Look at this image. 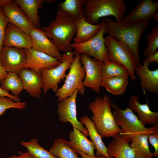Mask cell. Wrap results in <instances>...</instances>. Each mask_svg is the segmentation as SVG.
I'll return each instance as SVG.
<instances>
[{
  "label": "cell",
  "instance_id": "cb8c5ba5",
  "mask_svg": "<svg viewBox=\"0 0 158 158\" xmlns=\"http://www.w3.org/2000/svg\"><path fill=\"white\" fill-rule=\"evenodd\" d=\"M80 120L85 126L88 135L91 141L95 144L96 150V156L100 157L103 155L107 158H110L107 153V147L103 142L102 137L97 131L91 119L87 116L85 115L81 117Z\"/></svg>",
  "mask_w": 158,
  "mask_h": 158
},
{
  "label": "cell",
  "instance_id": "52a82bcc",
  "mask_svg": "<svg viewBox=\"0 0 158 158\" xmlns=\"http://www.w3.org/2000/svg\"><path fill=\"white\" fill-rule=\"evenodd\" d=\"M80 55L78 54H75V59L71 64L63 84L55 93L58 101L70 96L77 90L80 95H83L85 93V89L83 82L85 72L80 61Z\"/></svg>",
  "mask_w": 158,
  "mask_h": 158
},
{
  "label": "cell",
  "instance_id": "2e32d148",
  "mask_svg": "<svg viewBox=\"0 0 158 158\" xmlns=\"http://www.w3.org/2000/svg\"><path fill=\"white\" fill-rule=\"evenodd\" d=\"M22 83L23 90L34 98L40 97L43 85L41 73L29 68L22 69L18 74Z\"/></svg>",
  "mask_w": 158,
  "mask_h": 158
},
{
  "label": "cell",
  "instance_id": "b9f144b4",
  "mask_svg": "<svg viewBox=\"0 0 158 158\" xmlns=\"http://www.w3.org/2000/svg\"><path fill=\"white\" fill-rule=\"evenodd\" d=\"M12 0H0V7L3 6L13 1Z\"/></svg>",
  "mask_w": 158,
  "mask_h": 158
},
{
  "label": "cell",
  "instance_id": "6da1fadb",
  "mask_svg": "<svg viewBox=\"0 0 158 158\" xmlns=\"http://www.w3.org/2000/svg\"><path fill=\"white\" fill-rule=\"evenodd\" d=\"M105 19L107 33L125 44L135 57L138 66L141 64L139 61V44L149 20L126 23L123 21L115 22L107 17Z\"/></svg>",
  "mask_w": 158,
  "mask_h": 158
},
{
  "label": "cell",
  "instance_id": "484cf974",
  "mask_svg": "<svg viewBox=\"0 0 158 158\" xmlns=\"http://www.w3.org/2000/svg\"><path fill=\"white\" fill-rule=\"evenodd\" d=\"M21 9L35 26L40 29L38 9L41 8L44 0H15Z\"/></svg>",
  "mask_w": 158,
  "mask_h": 158
},
{
  "label": "cell",
  "instance_id": "ac0fdd59",
  "mask_svg": "<svg viewBox=\"0 0 158 158\" xmlns=\"http://www.w3.org/2000/svg\"><path fill=\"white\" fill-rule=\"evenodd\" d=\"M3 46L24 49L31 48L32 43L30 36L12 24L8 23L6 29Z\"/></svg>",
  "mask_w": 158,
  "mask_h": 158
},
{
  "label": "cell",
  "instance_id": "d590c367",
  "mask_svg": "<svg viewBox=\"0 0 158 158\" xmlns=\"http://www.w3.org/2000/svg\"><path fill=\"white\" fill-rule=\"evenodd\" d=\"M148 140L150 144L154 148V156L158 157V132L149 135Z\"/></svg>",
  "mask_w": 158,
  "mask_h": 158
},
{
  "label": "cell",
  "instance_id": "8fae6325",
  "mask_svg": "<svg viewBox=\"0 0 158 158\" xmlns=\"http://www.w3.org/2000/svg\"><path fill=\"white\" fill-rule=\"evenodd\" d=\"M78 92L76 90L72 95L58 104L57 112L59 119L63 123L69 122L85 136H88L87 130L83 123L77 118L76 99Z\"/></svg>",
  "mask_w": 158,
  "mask_h": 158
},
{
  "label": "cell",
  "instance_id": "f1b7e54d",
  "mask_svg": "<svg viewBox=\"0 0 158 158\" xmlns=\"http://www.w3.org/2000/svg\"><path fill=\"white\" fill-rule=\"evenodd\" d=\"M149 135L141 134L133 137L131 140L130 146L134 153L135 158H152L153 153L149 149L148 137Z\"/></svg>",
  "mask_w": 158,
  "mask_h": 158
},
{
  "label": "cell",
  "instance_id": "44dd1931",
  "mask_svg": "<svg viewBox=\"0 0 158 158\" xmlns=\"http://www.w3.org/2000/svg\"><path fill=\"white\" fill-rule=\"evenodd\" d=\"M113 138L107 147L110 158H135L128 141L124 140L119 134Z\"/></svg>",
  "mask_w": 158,
  "mask_h": 158
},
{
  "label": "cell",
  "instance_id": "ab89813d",
  "mask_svg": "<svg viewBox=\"0 0 158 158\" xmlns=\"http://www.w3.org/2000/svg\"><path fill=\"white\" fill-rule=\"evenodd\" d=\"M8 74L7 72L2 66L0 61V83L1 84L3 80Z\"/></svg>",
  "mask_w": 158,
  "mask_h": 158
},
{
  "label": "cell",
  "instance_id": "7bdbcfd3",
  "mask_svg": "<svg viewBox=\"0 0 158 158\" xmlns=\"http://www.w3.org/2000/svg\"></svg>",
  "mask_w": 158,
  "mask_h": 158
},
{
  "label": "cell",
  "instance_id": "5bb4252c",
  "mask_svg": "<svg viewBox=\"0 0 158 158\" xmlns=\"http://www.w3.org/2000/svg\"><path fill=\"white\" fill-rule=\"evenodd\" d=\"M1 8L9 23L26 34L29 35L32 29L35 27L14 0L3 6Z\"/></svg>",
  "mask_w": 158,
  "mask_h": 158
},
{
  "label": "cell",
  "instance_id": "f35d334b",
  "mask_svg": "<svg viewBox=\"0 0 158 158\" xmlns=\"http://www.w3.org/2000/svg\"><path fill=\"white\" fill-rule=\"evenodd\" d=\"M144 61L150 64L153 62L158 63V51H157L154 54L151 55L145 59Z\"/></svg>",
  "mask_w": 158,
  "mask_h": 158
},
{
  "label": "cell",
  "instance_id": "7402d4cb",
  "mask_svg": "<svg viewBox=\"0 0 158 158\" xmlns=\"http://www.w3.org/2000/svg\"><path fill=\"white\" fill-rule=\"evenodd\" d=\"M69 133V141L73 148L78 149L87 155L95 157L94 150L96 148L94 143L89 140L87 136L75 128Z\"/></svg>",
  "mask_w": 158,
  "mask_h": 158
},
{
  "label": "cell",
  "instance_id": "e0dca14e",
  "mask_svg": "<svg viewBox=\"0 0 158 158\" xmlns=\"http://www.w3.org/2000/svg\"><path fill=\"white\" fill-rule=\"evenodd\" d=\"M29 35L32 41V49L59 59L62 54L41 29L34 28Z\"/></svg>",
  "mask_w": 158,
  "mask_h": 158
},
{
  "label": "cell",
  "instance_id": "f546056e",
  "mask_svg": "<svg viewBox=\"0 0 158 158\" xmlns=\"http://www.w3.org/2000/svg\"><path fill=\"white\" fill-rule=\"evenodd\" d=\"M101 75L102 79L119 76H130L127 69L124 66L109 60L102 62Z\"/></svg>",
  "mask_w": 158,
  "mask_h": 158
},
{
  "label": "cell",
  "instance_id": "ba28073f",
  "mask_svg": "<svg viewBox=\"0 0 158 158\" xmlns=\"http://www.w3.org/2000/svg\"><path fill=\"white\" fill-rule=\"evenodd\" d=\"M101 28L94 37L86 42L71 43L72 48L75 49V54L85 53L102 62L109 61L107 50L105 44V33H107L105 18L101 19Z\"/></svg>",
  "mask_w": 158,
  "mask_h": 158
},
{
  "label": "cell",
  "instance_id": "7a4b0ae2",
  "mask_svg": "<svg viewBox=\"0 0 158 158\" xmlns=\"http://www.w3.org/2000/svg\"><path fill=\"white\" fill-rule=\"evenodd\" d=\"M40 29L59 51H72L71 42L76 30L75 20L57 8L55 19L48 26H42Z\"/></svg>",
  "mask_w": 158,
  "mask_h": 158
},
{
  "label": "cell",
  "instance_id": "d6986e66",
  "mask_svg": "<svg viewBox=\"0 0 158 158\" xmlns=\"http://www.w3.org/2000/svg\"><path fill=\"white\" fill-rule=\"evenodd\" d=\"M150 64L144 60L143 65L140 64L138 66L135 72L140 80V85L142 90L157 94L158 68L150 70L149 68Z\"/></svg>",
  "mask_w": 158,
  "mask_h": 158
},
{
  "label": "cell",
  "instance_id": "4316f807",
  "mask_svg": "<svg viewBox=\"0 0 158 158\" xmlns=\"http://www.w3.org/2000/svg\"><path fill=\"white\" fill-rule=\"evenodd\" d=\"M49 152L57 158H80L70 142L61 138L55 140Z\"/></svg>",
  "mask_w": 158,
  "mask_h": 158
},
{
  "label": "cell",
  "instance_id": "9a60e30c",
  "mask_svg": "<svg viewBox=\"0 0 158 158\" xmlns=\"http://www.w3.org/2000/svg\"><path fill=\"white\" fill-rule=\"evenodd\" d=\"M158 1L142 0L127 15L124 16L122 21L132 23L154 18L158 22Z\"/></svg>",
  "mask_w": 158,
  "mask_h": 158
},
{
  "label": "cell",
  "instance_id": "ffe728a7",
  "mask_svg": "<svg viewBox=\"0 0 158 158\" xmlns=\"http://www.w3.org/2000/svg\"><path fill=\"white\" fill-rule=\"evenodd\" d=\"M139 98L136 95L131 96L128 102V107L136 113L137 116L144 126L158 124V112L152 111L148 105V102L142 104L139 102Z\"/></svg>",
  "mask_w": 158,
  "mask_h": 158
},
{
  "label": "cell",
  "instance_id": "8992f818",
  "mask_svg": "<svg viewBox=\"0 0 158 158\" xmlns=\"http://www.w3.org/2000/svg\"><path fill=\"white\" fill-rule=\"evenodd\" d=\"M105 40L109 60L124 66L129 72L131 80L134 82L136 79L135 71L138 65L131 50L123 42L110 35L106 36Z\"/></svg>",
  "mask_w": 158,
  "mask_h": 158
},
{
  "label": "cell",
  "instance_id": "8d00e7d4",
  "mask_svg": "<svg viewBox=\"0 0 158 158\" xmlns=\"http://www.w3.org/2000/svg\"><path fill=\"white\" fill-rule=\"evenodd\" d=\"M0 96L9 98L16 102H20L21 99L19 97H14L13 95L9 93V91L3 90L1 87H0Z\"/></svg>",
  "mask_w": 158,
  "mask_h": 158
},
{
  "label": "cell",
  "instance_id": "7c38bea8",
  "mask_svg": "<svg viewBox=\"0 0 158 158\" xmlns=\"http://www.w3.org/2000/svg\"><path fill=\"white\" fill-rule=\"evenodd\" d=\"M26 60L25 49L3 46L0 52L1 64L8 73L18 74L24 68Z\"/></svg>",
  "mask_w": 158,
  "mask_h": 158
},
{
  "label": "cell",
  "instance_id": "277c9868",
  "mask_svg": "<svg viewBox=\"0 0 158 158\" xmlns=\"http://www.w3.org/2000/svg\"><path fill=\"white\" fill-rule=\"evenodd\" d=\"M111 108L117 125L121 130L119 134L125 140L129 142L135 136L141 134L150 135L158 132V124L150 128L144 126L137 116L129 107L123 109L111 101Z\"/></svg>",
  "mask_w": 158,
  "mask_h": 158
},
{
  "label": "cell",
  "instance_id": "83f0119b",
  "mask_svg": "<svg viewBox=\"0 0 158 158\" xmlns=\"http://www.w3.org/2000/svg\"><path fill=\"white\" fill-rule=\"evenodd\" d=\"M127 76H119L103 78L101 86L109 93L115 95L124 94L128 84Z\"/></svg>",
  "mask_w": 158,
  "mask_h": 158
},
{
  "label": "cell",
  "instance_id": "9c48e42d",
  "mask_svg": "<svg viewBox=\"0 0 158 158\" xmlns=\"http://www.w3.org/2000/svg\"><path fill=\"white\" fill-rule=\"evenodd\" d=\"M74 51L64 53L59 59L61 63L56 67L50 69H43L40 71L43 82L42 89L44 95L50 89L56 93L61 80L66 78V70L70 68L75 59Z\"/></svg>",
  "mask_w": 158,
  "mask_h": 158
},
{
  "label": "cell",
  "instance_id": "5b68a950",
  "mask_svg": "<svg viewBox=\"0 0 158 158\" xmlns=\"http://www.w3.org/2000/svg\"><path fill=\"white\" fill-rule=\"evenodd\" d=\"M84 8L85 20L92 24H99L100 18L110 16L116 22L121 21L126 9L123 0H86Z\"/></svg>",
  "mask_w": 158,
  "mask_h": 158
},
{
  "label": "cell",
  "instance_id": "1f68e13d",
  "mask_svg": "<svg viewBox=\"0 0 158 158\" xmlns=\"http://www.w3.org/2000/svg\"><path fill=\"white\" fill-rule=\"evenodd\" d=\"M20 144L25 147L29 153L35 158H57L49 151L41 147L38 143V140L36 138L28 142L22 141Z\"/></svg>",
  "mask_w": 158,
  "mask_h": 158
},
{
  "label": "cell",
  "instance_id": "30bf717a",
  "mask_svg": "<svg viewBox=\"0 0 158 158\" xmlns=\"http://www.w3.org/2000/svg\"><path fill=\"white\" fill-rule=\"evenodd\" d=\"M80 59L85 72L83 82V85L97 93L99 92L102 80L101 75L102 61L91 58L85 53L80 55Z\"/></svg>",
  "mask_w": 158,
  "mask_h": 158
},
{
  "label": "cell",
  "instance_id": "836d02e7",
  "mask_svg": "<svg viewBox=\"0 0 158 158\" xmlns=\"http://www.w3.org/2000/svg\"><path fill=\"white\" fill-rule=\"evenodd\" d=\"M27 104V103L25 102H17L9 98L0 96V116L10 108L23 110Z\"/></svg>",
  "mask_w": 158,
  "mask_h": 158
},
{
  "label": "cell",
  "instance_id": "3957f363",
  "mask_svg": "<svg viewBox=\"0 0 158 158\" xmlns=\"http://www.w3.org/2000/svg\"><path fill=\"white\" fill-rule=\"evenodd\" d=\"M111 100L107 95L96 97L89 104L91 117L97 131L102 137H114L121 133L111 109Z\"/></svg>",
  "mask_w": 158,
  "mask_h": 158
},
{
  "label": "cell",
  "instance_id": "e575fe53",
  "mask_svg": "<svg viewBox=\"0 0 158 158\" xmlns=\"http://www.w3.org/2000/svg\"><path fill=\"white\" fill-rule=\"evenodd\" d=\"M8 20L0 8V52L3 46L6 35V29Z\"/></svg>",
  "mask_w": 158,
  "mask_h": 158
},
{
  "label": "cell",
  "instance_id": "d4e9b609",
  "mask_svg": "<svg viewBox=\"0 0 158 158\" xmlns=\"http://www.w3.org/2000/svg\"><path fill=\"white\" fill-rule=\"evenodd\" d=\"M76 26L73 41L74 43H80L88 41L95 36L100 30L101 24H92L83 19L76 21Z\"/></svg>",
  "mask_w": 158,
  "mask_h": 158
},
{
  "label": "cell",
  "instance_id": "603a6c76",
  "mask_svg": "<svg viewBox=\"0 0 158 158\" xmlns=\"http://www.w3.org/2000/svg\"><path fill=\"white\" fill-rule=\"evenodd\" d=\"M86 1V0H66L58 4V9L76 21L85 19L84 6Z\"/></svg>",
  "mask_w": 158,
  "mask_h": 158
},
{
  "label": "cell",
  "instance_id": "74e56055",
  "mask_svg": "<svg viewBox=\"0 0 158 158\" xmlns=\"http://www.w3.org/2000/svg\"><path fill=\"white\" fill-rule=\"evenodd\" d=\"M18 153L19 154L18 155H13L8 157V158H35L28 151L23 152L21 151H19Z\"/></svg>",
  "mask_w": 158,
  "mask_h": 158
},
{
  "label": "cell",
  "instance_id": "60d3db41",
  "mask_svg": "<svg viewBox=\"0 0 158 158\" xmlns=\"http://www.w3.org/2000/svg\"><path fill=\"white\" fill-rule=\"evenodd\" d=\"M76 151L77 152L81 155V158H107L106 157L103 155L100 157H93L87 155L78 149H76Z\"/></svg>",
  "mask_w": 158,
  "mask_h": 158
},
{
  "label": "cell",
  "instance_id": "d6a6232c",
  "mask_svg": "<svg viewBox=\"0 0 158 158\" xmlns=\"http://www.w3.org/2000/svg\"><path fill=\"white\" fill-rule=\"evenodd\" d=\"M146 38L147 45L144 50V54L145 56L147 57L156 52L158 48V26L151 29Z\"/></svg>",
  "mask_w": 158,
  "mask_h": 158
},
{
  "label": "cell",
  "instance_id": "4dcf8cb0",
  "mask_svg": "<svg viewBox=\"0 0 158 158\" xmlns=\"http://www.w3.org/2000/svg\"><path fill=\"white\" fill-rule=\"evenodd\" d=\"M3 89L10 91L13 95L19 97L23 90L22 83L18 74L14 72H8L6 77L1 84Z\"/></svg>",
  "mask_w": 158,
  "mask_h": 158
},
{
  "label": "cell",
  "instance_id": "4fadbf2b",
  "mask_svg": "<svg viewBox=\"0 0 158 158\" xmlns=\"http://www.w3.org/2000/svg\"><path fill=\"white\" fill-rule=\"evenodd\" d=\"M25 49L26 52V60L24 68H29L41 73L42 70L53 68L61 62L58 58L53 57L32 48Z\"/></svg>",
  "mask_w": 158,
  "mask_h": 158
}]
</instances>
